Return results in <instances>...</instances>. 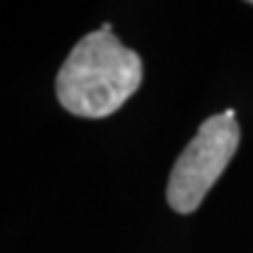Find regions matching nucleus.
Here are the masks:
<instances>
[{"mask_svg":"<svg viewBox=\"0 0 253 253\" xmlns=\"http://www.w3.org/2000/svg\"><path fill=\"white\" fill-rule=\"evenodd\" d=\"M241 129L232 110L207 118L177 156L167 184V201L177 213H192L219 179L239 148Z\"/></svg>","mask_w":253,"mask_h":253,"instance_id":"2","label":"nucleus"},{"mask_svg":"<svg viewBox=\"0 0 253 253\" xmlns=\"http://www.w3.org/2000/svg\"><path fill=\"white\" fill-rule=\"evenodd\" d=\"M144 78L139 55L118 41L112 26L81 38L57 72V99L74 116L114 114Z\"/></svg>","mask_w":253,"mask_h":253,"instance_id":"1","label":"nucleus"}]
</instances>
